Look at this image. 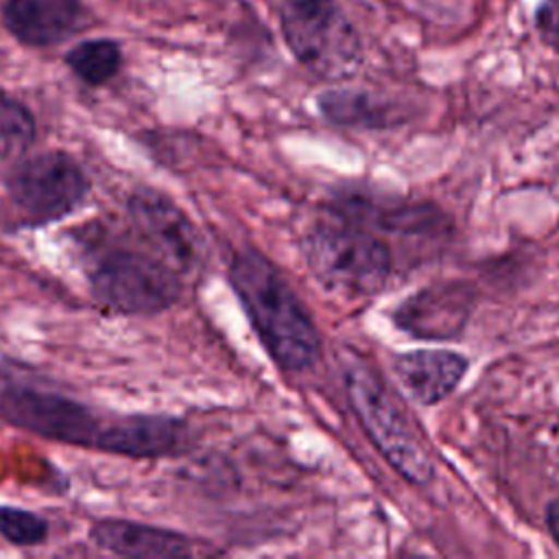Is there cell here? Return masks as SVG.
I'll return each instance as SVG.
<instances>
[{
  "label": "cell",
  "mask_w": 559,
  "mask_h": 559,
  "mask_svg": "<svg viewBox=\"0 0 559 559\" xmlns=\"http://www.w3.org/2000/svg\"><path fill=\"white\" fill-rule=\"evenodd\" d=\"M280 31L297 63L319 79H347L360 68V33L338 0H284Z\"/></svg>",
  "instance_id": "7"
},
{
  "label": "cell",
  "mask_w": 559,
  "mask_h": 559,
  "mask_svg": "<svg viewBox=\"0 0 559 559\" xmlns=\"http://www.w3.org/2000/svg\"><path fill=\"white\" fill-rule=\"evenodd\" d=\"M301 251L319 284L345 297L376 295L393 273V255L386 242L376 231L332 212L330 218L306 231Z\"/></svg>",
  "instance_id": "3"
},
{
  "label": "cell",
  "mask_w": 559,
  "mask_h": 559,
  "mask_svg": "<svg viewBox=\"0 0 559 559\" xmlns=\"http://www.w3.org/2000/svg\"><path fill=\"white\" fill-rule=\"evenodd\" d=\"M87 537L98 550L127 559H175L212 552L181 531L129 518H98L92 522Z\"/></svg>",
  "instance_id": "10"
},
{
  "label": "cell",
  "mask_w": 559,
  "mask_h": 559,
  "mask_svg": "<svg viewBox=\"0 0 559 559\" xmlns=\"http://www.w3.org/2000/svg\"><path fill=\"white\" fill-rule=\"evenodd\" d=\"M74 238L83 251L87 290L94 304L118 317H155L170 310L186 290V280L153 251L118 240L103 229H81Z\"/></svg>",
  "instance_id": "1"
},
{
  "label": "cell",
  "mask_w": 559,
  "mask_h": 559,
  "mask_svg": "<svg viewBox=\"0 0 559 559\" xmlns=\"http://www.w3.org/2000/svg\"><path fill=\"white\" fill-rule=\"evenodd\" d=\"M332 214L358 223L371 231L428 236L445 229V214L430 203H404L391 199H376L362 192L343 194L330 207Z\"/></svg>",
  "instance_id": "12"
},
{
  "label": "cell",
  "mask_w": 559,
  "mask_h": 559,
  "mask_svg": "<svg viewBox=\"0 0 559 559\" xmlns=\"http://www.w3.org/2000/svg\"><path fill=\"white\" fill-rule=\"evenodd\" d=\"M343 384L352 411L386 463L408 483L426 487L435 476L430 452L378 371L362 356L349 354L343 360Z\"/></svg>",
  "instance_id": "4"
},
{
  "label": "cell",
  "mask_w": 559,
  "mask_h": 559,
  "mask_svg": "<svg viewBox=\"0 0 559 559\" xmlns=\"http://www.w3.org/2000/svg\"><path fill=\"white\" fill-rule=\"evenodd\" d=\"M63 61L81 83L90 87H100L118 76L124 55L116 39L92 37L72 46L63 55Z\"/></svg>",
  "instance_id": "15"
},
{
  "label": "cell",
  "mask_w": 559,
  "mask_h": 559,
  "mask_svg": "<svg viewBox=\"0 0 559 559\" xmlns=\"http://www.w3.org/2000/svg\"><path fill=\"white\" fill-rule=\"evenodd\" d=\"M467 365L465 356L450 349H415L393 358V373L411 400L435 406L459 386Z\"/></svg>",
  "instance_id": "13"
},
{
  "label": "cell",
  "mask_w": 559,
  "mask_h": 559,
  "mask_svg": "<svg viewBox=\"0 0 559 559\" xmlns=\"http://www.w3.org/2000/svg\"><path fill=\"white\" fill-rule=\"evenodd\" d=\"M319 114L338 127L386 129L397 120L395 105L358 87H332L317 96Z\"/></svg>",
  "instance_id": "14"
},
{
  "label": "cell",
  "mask_w": 559,
  "mask_h": 559,
  "mask_svg": "<svg viewBox=\"0 0 559 559\" xmlns=\"http://www.w3.org/2000/svg\"><path fill=\"white\" fill-rule=\"evenodd\" d=\"M131 236L173 266L183 280L205 264V242L192 218L162 190L135 186L124 199Z\"/></svg>",
  "instance_id": "8"
},
{
  "label": "cell",
  "mask_w": 559,
  "mask_h": 559,
  "mask_svg": "<svg viewBox=\"0 0 559 559\" xmlns=\"http://www.w3.org/2000/svg\"><path fill=\"white\" fill-rule=\"evenodd\" d=\"M227 282L277 367L304 371L319 360L321 336L310 312L264 253L236 251L227 266Z\"/></svg>",
  "instance_id": "2"
},
{
  "label": "cell",
  "mask_w": 559,
  "mask_h": 559,
  "mask_svg": "<svg viewBox=\"0 0 559 559\" xmlns=\"http://www.w3.org/2000/svg\"><path fill=\"white\" fill-rule=\"evenodd\" d=\"M0 421L46 441L105 454L116 415L55 389L0 382Z\"/></svg>",
  "instance_id": "6"
},
{
  "label": "cell",
  "mask_w": 559,
  "mask_h": 559,
  "mask_svg": "<svg viewBox=\"0 0 559 559\" xmlns=\"http://www.w3.org/2000/svg\"><path fill=\"white\" fill-rule=\"evenodd\" d=\"M533 26L542 44L559 52V0H542L533 13Z\"/></svg>",
  "instance_id": "18"
},
{
  "label": "cell",
  "mask_w": 559,
  "mask_h": 559,
  "mask_svg": "<svg viewBox=\"0 0 559 559\" xmlns=\"http://www.w3.org/2000/svg\"><path fill=\"white\" fill-rule=\"evenodd\" d=\"M474 293L463 282H437L404 299L393 321L400 330L430 341L456 338L472 314Z\"/></svg>",
  "instance_id": "9"
},
{
  "label": "cell",
  "mask_w": 559,
  "mask_h": 559,
  "mask_svg": "<svg viewBox=\"0 0 559 559\" xmlns=\"http://www.w3.org/2000/svg\"><path fill=\"white\" fill-rule=\"evenodd\" d=\"M0 537L17 548H35L50 537V522L35 511L0 504Z\"/></svg>",
  "instance_id": "17"
},
{
  "label": "cell",
  "mask_w": 559,
  "mask_h": 559,
  "mask_svg": "<svg viewBox=\"0 0 559 559\" xmlns=\"http://www.w3.org/2000/svg\"><path fill=\"white\" fill-rule=\"evenodd\" d=\"M2 24L20 44L50 48L83 33L90 9L83 0H4Z\"/></svg>",
  "instance_id": "11"
},
{
  "label": "cell",
  "mask_w": 559,
  "mask_h": 559,
  "mask_svg": "<svg viewBox=\"0 0 559 559\" xmlns=\"http://www.w3.org/2000/svg\"><path fill=\"white\" fill-rule=\"evenodd\" d=\"M20 225L46 227L81 210L92 192L83 164L68 151L48 148L11 159L2 179Z\"/></svg>",
  "instance_id": "5"
},
{
  "label": "cell",
  "mask_w": 559,
  "mask_h": 559,
  "mask_svg": "<svg viewBox=\"0 0 559 559\" xmlns=\"http://www.w3.org/2000/svg\"><path fill=\"white\" fill-rule=\"evenodd\" d=\"M546 524H548V533L552 535L555 544L559 546V498L548 502V507H546Z\"/></svg>",
  "instance_id": "19"
},
{
  "label": "cell",
  "mask_w": 559,
  "mask_h": 559,
  "mask_svg": "<svg viewBox=\"0 0 559 559\" xmlns=\"http://www.w3.org/2000/svg\"><path fill=\"white\" fill-rule=\"evenodd\" d=\"M37 142V118L17 96L0 90V159L26 155Z\"/></svg>",
  "instance_id": "16"
}]
</instances>
